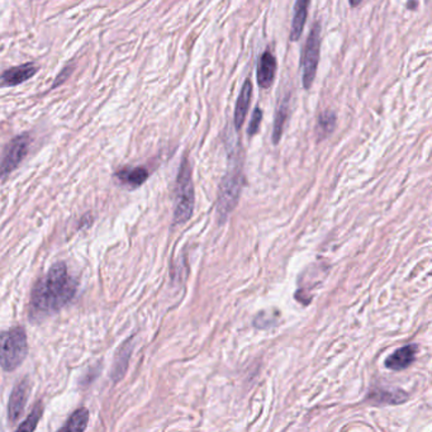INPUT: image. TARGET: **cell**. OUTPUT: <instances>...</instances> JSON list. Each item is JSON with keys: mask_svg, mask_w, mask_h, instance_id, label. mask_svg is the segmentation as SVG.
Here are the masks:
<instances>
[{"mask_svg": "<svg viewBox=\"0 0 432 432\" xmlns=\"http://www.w3.org/2000/svg\"><path fill=\"white\" fill-rule=\"evenodd\" d=\"M76 288L77 284L68 274L66 265L56 263L32 290L30 317L41 321L53 316L71 302L75 297Z\"/></svg>", "mask_w": 432, "mask_h": 432, "instance_id": "cell-1", "label": "cell"}, {"mask_svg": "<svg viewBox=\"0 0 432 432\" xmlns=\"http://www.w3.org/2000/svg\"><path fill=\"white\" fill-rule=\"evenodd\" d=\"M194 211V187L191 180V169L188 160L184 159L180 165L178 184H176V198H175L174 223L182 225L190 220Z\"/></svg>", "mask_w": 432, "mask_h": 432, "instance_id": "cell-2", "label": "cell"}, {"mask_svg": "<svg viewBox=\"0 0 432 432\" xmlns=\"http://www.w3.org/2000/svg\"><path fill=\"white\" fill-rule=\"evenodd\" d=\"M28 353L27 336L22 327H15L1 337V366L6 372H13L22 364Z\"/></svg>", "mask_w": 432, "mask_h": 432, "instance_id": "cell-3", "label": "cell"}, {"mask_svg": "<svg viewBox=\"0 0 432 432\" xmlns=\"http://www.w3.org/2000/svg\"><path fill=\"white\" fill-rule=\"evenodd\" d=\"M321 48V23L314 22L307 37L302 53V82L306 89H310L317 74Z\"/></svg>", "mask_w": 432, "mask_h": 432, "instance_id": "cell-4", "label": "cell"}, {"mask_svg": "<svg viewBox=\"0 0 432 432\" xmlns=\"http://www.w3.org/2000/svg\"><path fill=\"white\" fill-rule=\"evenodd\" d=\"M241 187H243V176L238 171L228 173L226 178L222 180L220 194H218V205H217L220 222L226 220L229 212L235 208Z\"/></svg>", "mask_w": 432, "mask_h": 432, "instance_id": "cell-5", "label": "cell"}, {"mask_svg": "<svg viewBox=\"0 0 432 432\" xmlns=\"http://www.w3.org/2000/svg\"><path fill=\"white\" fill-rule=\"evenodd\" d=\"M30 138L28 133H23L19 136L15 137L9 144H8L4 156L1 160V175L3 179L10 174L15 167L21 164V161L24 159V156L28 152Z\"/></svg>", "mask_w": 432, "mask_h": 432, "instance_id": "cell-6", "label": "cell"}, {"mask_svg": "<svg viewBox=\"0 0 432 432\" xmlns=\"http://www.w3.org/2000/svg\"><path fill=\"white\" fill-rule=\"evenodd\" d=\"M30 395V383L27 380H23L21 383H18L15 386L10 400H9V420L12 422L18 421V418L21 417L23 410L26 407V403Z\"/></svg>", "mask_w": 432, "mask_h": 432, "instance_id": "cell-7", "label": "cell"}, {"mask_svg": "<svg viewBox=\"0 0 432 432\" xmlns=\"http://www.w3.org/2000/svg\"><path fill=\"white\" fill-rule=\"evenodd\" d=\"M417 355V346L416 345H406L401 349L395 351L391 357L386 360V366L391 370H404L408 368L416 359Z\"/></svg>", "mask_w": 432, "mask_h": 432, "instance_id": "cell-8", "label": "cell"}, {"mask_svg": "<svg viewBox=\"0 0 432 432\" xmlns=\"http://www.w3.org/2000/svg\"><path fill=\"white\" fill-rule=\"evenodd\" d=\"M275 71H276V60L273 53L265 51L259 60L258 74H256L259 85L264 89L272 86L274 77H275Z\"/></svg>", "mask_w": 432, "mask_h": 432, "instance_id": "cell-9", "label": "cell"}, {"mask_svg": "<svg viewBox=\"0 0 432 432\" xmlns=\"http://www.w3.org/2000/svg\"><path fill=\"white\" fill-rule=\"evenodd\" d=\"M36 71H37L36 65H33L32 62H27L15 68H7L1 75V82L4 85L15 86L30 79L36 74Z\"/></svg>", "mask_w": 432, "mask_h": 432, "instance_id": "cell-10", "label": "cell"}, {"mask_svg": "<svg viewBox=\"0 0 432 432\" xmlns=\"http://www.w3.org/2000/svg\"><path fill=\"white\" fill-rule=\"evenodd\" d=\"M251 95H252V83L250 79H247L243 85V89L240 91V95L236 102L235 108V122L236 129H241L243 121L246 118V114L249 112V106H250Z\"/></svg>", "mask_w": 432, "mask_h": 432, "instance_id": "cell-11", "label": "cell"}, {"mask_svg": "<svg viewBox=\"0 0 432 432\" xmlns=\"http://www.w3.org/2000/svg\"><path fill=\"white\" fill-rule=\"evenodd\" d=\"M308 6H310L308 0H298L296 6H294V15H293V22H292V28H290V41L292 42H296L302 36L304 24L307 21V15H308Z\"/></svg>", "mask_w": 432, "mask_h": 432, "instance_id": "cell-12", "label": "cell"}, {"mask_svg": "<svg viewBox=\"0 0 432 432\" xmlns=\"http://www.w3.org/2000/svg\"><path fill=\"white\" fill-rule=\"evenodd\" d=\"M115 176L123 184H127L129 187L136 188V187L142 185L147 180L149 171L144 167H129V169H122L120 171H117Z\"/></svg>", "mask_w": 432, "mask_h": 432, "instance_id": "cell-13", "label": "cell"}, {"mask_svg": "<svg viewBox=\"0 0 432 432\" xmlns=\"http://www.w3.org/2000/svg\"><path fill=\"white\" fill-rule=\"evenodd\" d=\"M88 422H89V411L86 408H79L68 417L66 424L57 432H84Z\"/></svg>", "mask_w": 432, "mask_h": 432, "instance_id": "cell-14", "label": "cell"}, {"mask_svg": "<svg viewBox=\"0 0 432 432\" xmlns=\"http://www.w3.org/2000/svg\"><path fill=\"white\" fill-rule=\"evenodd\" d=\"M287 117H288V99H284L278 108L274 120L273 144H276L281 141Z\"/></svg>", "mask_w": 432, "mask_h": 432, "instance_id": "cell-15", "label": "cell"}, {"mask_svg": "<svg viewBox=\"0 0 432 432\" xmlns=\"http://www.w3.org/2000/svg\"><path fill=\"white\" fill-rule=\"evenodd\" d=\"M336 126V114L334 112H323L319 115L317 122V133L319 138H323L332 132Z\"/></svg>", "mask_w": 432, "mask_h": 432, "instance_id": "cell-16", "label": "cell"}, {"mask_svg": "<svg viewBox=\"0 0 432 432\" xmlns=\"http://www.w3.org/2000/svg\"><path fill=\"white\" fill-rule=\"evenodd\" d=\"M42 410H44V408H42V404H41V403H37V404L35 406L33 411L30 412V416L23 421L21 426L18 427V430L15 432L35 431L36 427H37L38 421H39V418L42 416Z\"/></svg>", "mask_w": 432, "mask_h": 432, "instance_id": "cell-17", "label": "cell"}, {"mask_svg": "<svg viewBox=\"0 0 432 432\" xmlns=\"http://www.w3.org/2000/svg\"><path fill=\"white\" fill-rule=\"evenodd\" d=\"M263 120V112L260 108H255L252 117H251L250 124H249V129H247V133L250 136H254L256 132H258L259 127H260V122Z\"/></svg>", "mask_w": 432, "mask_h": 432, "instance_id": "cell-18", "label": "cell"}, {"mask_svg": "<svg viewBox=\"0 0 432 432\" xmlns=\"http://www.w3.org/2000/svg\"><path fill=\"white\" fill-rule=\"evenodd\" d=\"M416 6H417V3H412V4L408 3V4H407V7H416Z\"/></svg>", "mask_w": 432, "mask_h": 432, "instance_id": "cell-19", "label": "cell"}]
</instances>
